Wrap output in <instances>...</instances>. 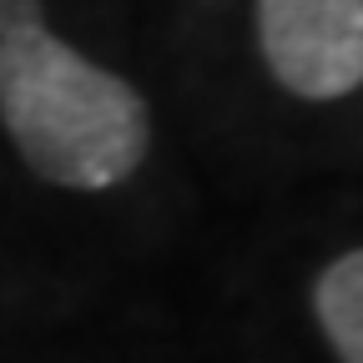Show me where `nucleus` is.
Segmentation results:
<instances>
[{"instance_id": "obj_1", "label": "nucleus", "mask_w": 363, "mask_h": 363, "mask_svg": "<svg viewBox=\"0 0 363 363\" xmlns=\"http://www.w3.org/2000/svg\"><path fill=\"white\" fill-rule=\"evenodd\" d=\"M0 121L21 162L71 192L121 187L152 147L142 91L61 40L40 0H0Z\"/></svg>"}, {"instance_id": "obj_2", "label": "nucleus", "mask_w": 363, "mask_h": 363, "mask_svg": "<svg viewBox=\"0 0 363 363\" xmlns=\"http://www.w3.org/2000/svg\"><path fill=\"white\" fill-rule=\"evenodd\" d=\"M257 51L288 96H353L363 86V0H257Z\"/></svg>"}, {"instance_id": "obj_3", "label": "nucleus", "mask_w": 363, "mask_h": 363, "mask_svg": "<svg viewBox=\"0 0 363 363\" xmlns=\"http://www.w3.org/2000/svg\"><path fill=\"white\" fill-rule=\"evenodd\" d=\"M313 313L338 363H363V247L333 257L313 283Z\"/></svg>"}]
</instances>
